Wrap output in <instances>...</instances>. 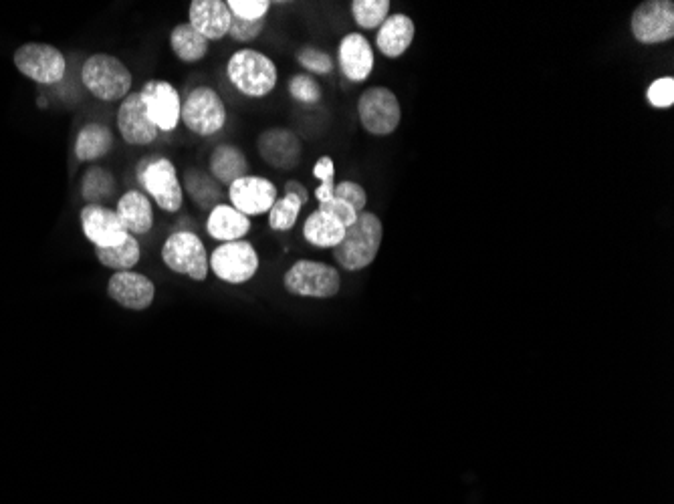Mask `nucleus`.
<instances>
[{
  "instance_id": "1",
  "label": "nucleus",
  "mask_w": 674,
  "mask_h": 504,
  "mask_svg": "<svg viewBox=\"0 0 674 504\" xmlns=\"http://www.w3.org/2000/svg\"><path fill=\"white\" fill-rule=\"evenodd\" d=\"M384 240V222L378 214L364 210L358 220L348 226L344 240L333 252L335 265L346 273H360L374 265Z\"/></svg>"
},
{
  "instance_id": "2",
  "label": "nucleus",
  "mask_w": 674,
  "mask_h": 504,
  "mask_svg": "<svg viewBox=\"0 0 674 504\" xmlns=\"http://www.w3.org/2000/svg\"><path fill=\"white\" fill-rule=\"evenodd\" d=\"M81 83L95 99L116 103L132 93L134 75L120 57L95 53L81 67Z\"/></svg>"
},
{
  "instance_id": "3",
  "label": "nucleus",
  "mask_w": 674,
  "mask_h": 504,
  "mask_svg": "<svg viewBox=\"0 0 674 504\" xmlns=\"http://www.w3.org/2000/svg\"><path fill=\"white\" fill-rule=\"evenodd\" d=\"M227 77L233 87L251 99L271 95L279 85L277 63L257 49H239L227 63Z\"/></svg>"
},
{
  "instance_id": "4",
  "label": "nucleus",
  "mask_w": 674,
  "mask_h": 504,
  "mask_svg": "<svg viewBox=\"0 0 674 504\" xmlns=\"http://www.w3.org/2000/svg\"><path fill=\"white\" fill-rule=\"evenodd\" d=\"M136 178L144 194L160 210L176 214L184 206V190L176 166L164 156H144L136 164Z\"/></svg>"
},
{
  "instance_id": "5",
  "label": "nucleus",
  "mask_w": 674,
  "mask_h": 504,
  "mask_svg": "<svg viewBox=\"0 0 674 504\" xmlns=\"http://www.w3.org/2000/svg\"><path fill=\"white\" fill-rule=\"evenodd\" d=\"M283 287L299 299H333L342 291V275L323 261L299 259L285 271Z\"/></svg>"
},
{
  "instance_id": "6",
  "label": "nucleus",
  "mask_w": 674,
  "mask_h": 504,
  "mask_svg": "<svg viewBox=\"0 0 674 504\" xmlns=\"http://www.w3.org/2000/svg\"><path fill=\"white\" fill-rule=\"evenodd\" d=\"M229 113L222 97L216 89L208 85H198L188 91L182 101L180 121L186 125V130L200 138H210L224 130Z\"/></svg>"
},
{
  "instance_id": "7",
  "label": "nucleus",
  "mask_w": 674,
  "mask_h": 504,
  "mask_svg": "<svg viewBox=\"0 0 674 504\" xmlns=\"http://www.w3.org/2000/svg\"><path fill=\"white\" fill-rule=\"evenodd\" d=\"M358 119L374 138L392 136L402 123V103L386 85H372L358 97Z\"/></svg>"
},
{
  "instance_id": "8",
  "label": "nucleus",
  "mask_w": 674,
  "mask_h": 504,
  "mask_svg": "<svg viewBox=\"0 0 674 504\" xmlns=\"http://www.w3.org/2000/svg\"><path fill=\"white\" fill-rule=\"evenodd\" d=\"M160 257L176 275H184L196 283H202L208 277V250L202 238L192 230L172 232L162 244Z\"/></svg>"
},
{
  "instance_id": "9",
  "label": "nucleus",
  "mask_w": 674,
  "mask_h": 504,
  "mask_svg": "<svg viewBox=\"0 0 674 504\" xmlns=\"http://www.w3.org/2000/svg\"><path fill=\"white\" fill-rule=\"evenodd\" d=\"M210 271L227 285H245L261 269V257L253 242L237 240L218 244L208 257Z\"/></svg>"
},
{
  "instance_id": "10",
  "label": "nucleus",
  "mask_w": 674,
  "mask_h": 504,
  "mask_svg": "<svg viewBox=\"0 0 674 504\" xmlns=\"http://www.w3.org/2000/svg\"><path fill=\"white\" fill-rule=\"evenodd\" d=\"M632 39L642 47H658L674 39L672 0H644L630 17Z\"/></svg>"
},
{
  "instance_id": "11",
  "label": "nucleus",
  "mask_w": 674,
  "mask_h": 504,
  "mask_svg": "<svg viewBox=\"0 0 674 504\" xmlns=\"http://www.w3.org/2000/svg\"><path fill=\"white\" fill-rule=\"evenodd\" d=\"M13 61L17 71L41 85L59 83L67 71L65 55L47 43H27L19 47L13 55Z\"/></svg>"
},
{
  "instance_id": "12",
  "label": "nucleus",
  "mask_w": 674,
  "mask_h": 504,
  "mask_svg": "<svg viewBox=\"0 0 674 504\" xmlns=\"http://www.w3.org/2000/svg\"><path fill=\"white\" fill-rule=\"evenodd\" d=\"M150 121L160 132H174L180 123L182 97L180 91L164 79H150L140 89Z\"/></svg>"
},
{
  "instance_id": "13",
  "label": "nucleus",
  "mask_w": 674,
  "mask_h": 504,
  "mask_svg": "<svg viewBox=\"0 0 674 504\" xmlns=\"http://www.w3.org/2000/svg\"><path fill=\"white\" fill-rule=\"evenodd\" d=\"M257 152H259V158L269 168L287 172L299 166L301 156H303V142L293 130L277 125V128H269L259 134Z\"/></svg>"
},
{
  "instance_id": "14",
  "label": "nucleus",
  "mask_w": 674,
  "mask_h": 504,
  "mask_svg": "<svg viewBox=\"0 0 674 504\" xmlns=\"http://www.w3.org/2000/svg\"><path fill=\"white\" fill-rule=\"evenodd\" d=\"M79 224H81L83 236L95 248L120 246L130 236L122 220L118 218L116 210H111L103 204H85L79 212Z\"/></svg>"
},
{
  "instance_id": "15",
  "label": "nucleus",
  "mask_w": 674,
  "mask_h": 504,
  "mask_svg": "<svg viewBox=\"0 0 674 504\" xmlns=\"http://www.w3.org/2000/svg\"><path fill=\"white\" fill-rule=\"evenodd\" d=\"M277 198H279V190L275 182L265 176L249 174L229 186L231 206L249 218L269 214Z\"/></svg>"
},
{
  "instance_id": "16",
  "label": "nucleus",
  "mask_w": 674,
  "mask_h": 504,
  "mask_svg": "<svg viewBox=\"0 0 674 504\" xmlns=\"http://www.w3.org/2000/svg\"><path fill=\"white\" fill-rule=\"evenodd\" d=\"M337 65L352 83H364L376 69V53L370 39L362 33H348L337 45Z\"/></svg>"
},
{
  "instance_id": "17",
  "label": "nucleus",
  "mask_w": 674,
  "mask_h": 504,
  "mask_svg": "<svg viewBox=\"0 0 674 504\" xmlns=\"http://www.w3.org/2000/svg\"><path fill=\"white\" fill-rule=\"evenodd\" d=\"M118 130L130 146H150L158 140L160 130L150 121L140 91H132L118 109Z\"/></svg>"
},
{
  "instance_id": "18",
  "label": "nucleus",
  "mask_w": 674,
  "mask_h": 504,
  "mask_svg": "<svg viewBox=\"0 0 674 504\" xmlns=\"http://www.w3.org/2000/svg\"><path fill=\"white\" fill-rule=\"evenodd\" d=\"M107 297L124 309L146 311L156 299V285L150 277L136 271L114 273L107 283Z\"/></svg>"
},
{
  "instance_id": "19",
  "label": "nucleus",
  "mask_w": 674,
  "mask_h": 504,
  "mask_svg": "<svg viewBox=\"0 0 674 504\" xmlns=\"http://www.w3.org/2000/svg\"><path fill=\"white\" fill-rule=\"evenodd\" d=\"M233 15L224 0H192L188 7V23L206 41H222L229 37Z\"/></svg>"
},
{
  "instance_id": "20",
  "label": "nucleus",
  "mask_w": 674,
  "mask_h": 504,
  "mask_svg": "<svg viewBox=\"0 0 674 504\" xmlns=\"http://www.w3.org/2000/svg\"><path fill=\"white\" fill-rule=\"evenodd\" d=\"M416 39V23L404 13H392L376 31V49L386 59L404 57Z\"/></svg>"
},
{
  "instance_id": "21",
  "label": "nucleus",
  "mask_w": 674,
  "mask_h": 504,
  "mask_svg": "<svg viewBox=\"0 0 674 504\" xmlns=\"http://www.w3.org/2000/svg\"><path fill=\"white\" fill-rule=\"evenodd\" d=\"M251 226L253 222L249 216L241 214L237 208L224 202L214 206L206 216V232L220 244L245 240L251 232Z\"/></svg>"
},
{
  "instance_id": "22",
  "label": "nucleus",
  "mask_w": 674,
  "mask_h": 504,
  "mask_svg": "<svg viewBox=\"0 0 674 504\" xmlns=\"http://www.w3.org/2000/svg\"><path fill=\"white\" fill-rule=\"evenodd\" d=\"M249 160L247 154L233 144H218L208 156V174L220 184L231 186L237 180L249 176Z\"/></svg>"
},
{
  "instance_id": "23",
  "label": "nucleus",
  "mask_w": 674,
  "mask_h": 504,
  "mask_svg": "<svg viewBox=\"0 0 674 504\" xmlns=\"http://www.w3.org/2000/svg\"><path fill=\"white\" fill-rule=\"evenodd\" d=\"M116 214L132 236H144L154 228L152 200L140 190H128L118 198Z\"/></svg>"
},
{
  "instance_id": "24",
  "label": "nucleus",
  "mask_w": 674,
  "mask_h": 504,
  "mask_svg": "<svg viewBox=\"0 0 674 504\" xmlns=\"http://www.w3.org/2000/svg\"><path fill=\"white\" fill-rule=\"evenodd\" d=\"M346 226L327 212L313 210L303 222V240L319 250H333L346 236Z\"/></svg>"
},
{
  "instance_id": "25",
  "label": "nucleus",
  "mask_w": 674,
  "mask_h": 504,
  "mask_svg": "<svg viewBox=\"0 0 674 504\" xmlns=\"http://www.w3.org/2000/svg\"><path fill=\"white\" fill-rule=\"evenodd\" d=\"M114 134L105 123H85L75 138V158L79 162H97L114 150Z\"/></svg>"
},
{
  "instance_id": "26",
  "label": "nucleus",
  "mask_w": 674,
  "mask_h": 504,
  "mask_svg": "<svg viewBox=\"0 0 674 504\" xmlns=\"http://www.w3.org/2000/svg\"><path fill=\"white\" fill-rule=\"evenodd\" d=\"M182 190L190 200L204 212H210L214 206L222 204V186L204 170L188 168L182 178Z\"/></svg>"
},
{
  "instance_id": "27",
  "label": "nucleus",
  "mask_w": 674,
  "mask_h": 504,
  "mask_svg": "<svg viewBox=\"0 0 674 504\" xmlns=\"http://www.w3.org/2000/svg\"><path fill=\"white\" fill-rule=\"evenodd\" d=\"M170 47L178 61L200 63L210 51V41L194 31L190 23H180L170 33Z\"/></svg>"
},
{
  "instance_id": "28",
  "label": "nucleus",
  "mask_w": 674,
  "mask_h": 504,
  "mask_svg": "<svg viewBox=\"0 0 674 504\" xmlns=\"http://www.w3.org/2000/svg\"><path fill=\"white\" fill-rule=\"evenodd\" d=\"M95 259L101 267L111 269L114 273H124V271H134V267L142 259V248L136 236H128L124 244L120 246H111V248H93Z\"/></svg>"
},
{
  "instance_id": "29",
  "label": "nucleus",
  "mask_w": 674,
  "mask_h": 504,
  "mask_svg": "<svg viewBox=\"0 0 674 504\" xmlns=\"http://www.w3.org/2000/svg\"><path fill=\"white\" fill-rule=\"evenodd\" d=\"M116 190V178L107 168L91 166L81 178V196L87 200V204H103L116 194Z\"/></svg>"
},
{
  "instance_id": "30",
  "label": "nucleus",
  "mask_w": 674,
  "mask_h": 504,
  "mask_svg": "<svg viewBox=\"0 0 674 504\" xmlns=\"http://www.w3.org/2000/svg\"><path fill=\"white\" fill-rule=\"evenodd\" d=\"M354 23L364 31H378L392 15L390 0H354L350 5Z\"/></svg>"
},
{
  "instance_id": "31",
  "label": "nucleus",
  "mask_w": 674,
  "mask_h": 504,
  "mask_svg": "<svg viewBox=\"0 0 674 504\" xmlns=\"http://www.w3.org/2000/svg\"><path fill=\"white\" fill-rule=\"evenodd\" d=\"M301 210H303V204L297 196L283 194L281 198H277V202L267 214L269 228L273 232H291L297 226Z\"/></svg>"
},
{
  "instance_id": "32",
  "label": "nucleus",
  "mask_w": 674,
  "mask_h": 504,
  "mask_svg": "<svg viewBox=\"0 0 674 504\" xmlns=\"http://www.w3.org/2000/svg\"><path fill=\"white\" fill-rule=\"evenodd\" d=\"M295 61L307 75H313V77H327L335 69L333 57L315 45L299 47L295 53Z\"/></svg>"
},
{
  "instance_id": "33",
  "label": "nucleus",
  "mask_w": 674,
  "mask_h": 504,
  "mask_svg": "<svg viewBox=\"0 0 674 504\" xmlns=\"http://www.w3.org/2000/svg\"><path fill=\"white\" fill-rule=\"evenodd\" d=\"M287 93L293 101L303 105H317L323 99L321 83L307 73H297L287 83Z\"/></svg>"
},
{
  "instance_id": "34",
  "label": "nucleus",
  "mask_w": 674,
  "mask_h": 504,
  "mask_svg": "<svg viewBox=\"0 0 674 504\" xmlns=\"http://www.w3.org/2000/svg\"><path fill=\"white\" fill-rule=\"evenodd\" d=\"M313 178L319 180V186L315 188L313 196L315 200L327 202L335 196V162L331 156H321L313 166Z\"/></svg>"
},
{
  "instance_id": "35",
  "label": "nucleus",
  "mask_w": 674,
  "mask_h": 504,
  "mask_svg": "<svg viewBox=\"0 0 674 504\" xmlns=\"http://www.w3.org/2000/svg\"><path fill=\"white\" fill-rule=\"evenodd\" d=\"M644 97L652 109H672L674 107V77L664 75V77L650 81Z\"/></svg>"
},
{
  "instance_id": "36",
  "label": "nucleus",
  "mask_w": 674,
  "mask_h": 504,
  "mask_svg": "<svg viewBox=\"0 0 674 504\" xmlns=\"http://www.w3.org/2000/svg\"><path fill=\"white\" fill-rule=\"evenodd\" d=\"M227 7L233 17L255 23L267 19L273 3L271 0H227Z\"/></svg>"
},
{
  "instance_id": "37",
  "label": "nucleus",
  "mask_w": 674,
  "mask_h": 504,
  "mask_svg": "<svg viewBox=\"0 0 674 504\" xmlns=\"http://www.w3.org/2000/svg\"><path fill=\"white\" fill-rule=\"evenodd\" d=\"M335 198H340L344 202H348L358 214H362L368 206V192L362 184L354 182V180H342V182H335Z\"/></svg>"
},
{
  "instance_id": "38",
  "label": "nucleus",
  "mask_w": 674,
  "mask_h": 504,
  "mask_svg": "<svg viewBox=\"0 0 674 504\" xmlns=\"http://www.w3.org/2000/svg\"><path fill=\"white\" fill-rule=\"evenodd\" d=\"M265 27H267V19L251 23V21H241V19L233 17L231 29H229V37L235 43H253V41H257L265 33Z\"/></svg>"
},
{
  "instance_id": "39",
  "label": "nucleus",
  "mask_w": 674,
  "mask_h": 504,
  "mask_svg": "<svg viewBox=\"0 0 674 504\" xmlns=\"http://www.w3.org/2000/svg\"><path fill=\"white\" fill-rule=\"evenodd\" d=\"M317 210L327 212L329 216L337 218V220H340L346 228L352 226V224L358 220V216H360L348 202H344V200H340V198H335V196H333L331 200H327V202H321V204L317 206Z\"/></svg>"
},
{
  "instance_id": "40",
  "label": "nucleus",
  "mask_w": 674,
  "mask_h": 504,
  "mask_svg": "<svg viewBox=\"0 0 674 504\" xmlns=\"http://www.w3.org/2000/svg\"><path fill=\"white\" fill-rule=\"evenodd\" d=\"M283 192H285V194L297 196V198L301 200L303 206H307V204L311 202V192H309V188H307L303 182H299V180H287L285 186H283Z\"/></svg>"
}]
</instances>
